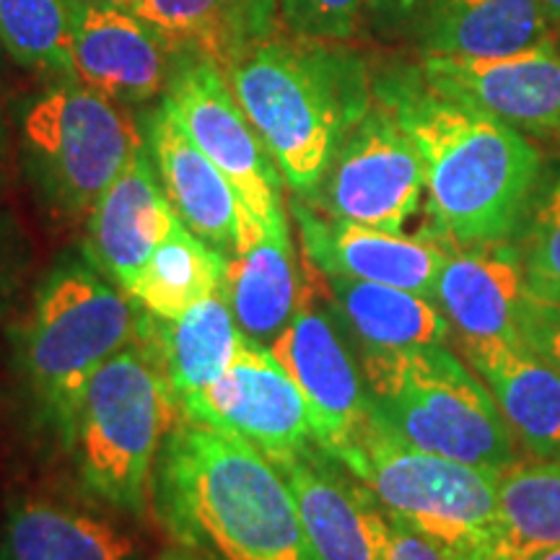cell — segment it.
Returning a JSON list of instances; mask_svg holds the SVG:
<instances>
[{
  "label": "cell",
  "mask_w": 560,
  "mask_h": 560,
  "mask_svg": "<svg viewBox=\"0 0 560 560\" xmlns=\"http://www.w3.org/2000/svg\"><path fill=\"white\" fill-rule=\"evenodd\" d=\"M187 418L247 441L270 462L319 446L310 402L268 348L244 338L221 380L182 400Z\"/></svg>",
  "instance_id": "cell-12"
},
{
  "label": "cell",
  "mask_w": 560,
  "mask_h": 560,
  "mask_svg": "<svg viewBox=\"0 0 560 560\" xmlns=\"http://www.w3.org/2000/svg\"><path fill=\"white\" fill-rule=\"evenodd\" d=\"M527 293L516 244L446 247L433 301L457 340H520V304Z\"/></svg>",
  "instance_id": "cell-19"
},
{
  "label": "cell",
  "mask_w": 560,
  "mask_h": 560,
  "mask_svg": "<svg viewBox=\"0 0 560 560\" xmlns=\"http://www.w3.org/2000/svg\"><path fill=\"white\" fill-rule=\"evenodd\" d=\"M132 11L149 21L174 52H195L226 68L249 45L240 0H136Z\"/></svg>",
  "instance_id": "cell-28"
},
{
  "label": "cell",
  "mask_w": 560,
  "mask_h": 560,
  "mask_svg": "<svg viewBox=\"0 0 560 560\" xmlns=\"http://www.w3.org/2000/svg\"><path fill=\"white\" fill-rule=\"evenodd\" d=\"M374 423L420 452L503 472L516 465V439L486 382L444 346L359 348Z\"/></svg>",
  "instance_id": "cell-6"
},
{
  "label": "cell",
  "mask_w": 560,
  "mask_h": 560,
  "mask_svg": "<svg viewBox=\"0 0 560 560\" xmlns=\"http://www.w3.org/2000/svg\"><path fill=\"white\" fill-rule=\"evenodd\" d=\"M545 301H550V304H556V306H560V291L558 293H552V296H548Z\"/></svg>",
  "instance_id": "cell-42"
},
{
  "label": "cell",
  "mask_w": 560,
  "mask_h": 560,
  "mask_svg": "<svg viewBox=\"0 0 560 560\" xmlns=\"http://www.w3.org/2000/svg\"><path fill=\"white\" fill-rule=\"evenodd\" d=\"M143 138L174 213L200 240L231 257L262 226L226 174L190 138L166 96L145 117Z\"/></svg>",
  "instance_id": "cell-16"
},
{
  "label": "cell",
  "mask_w": 560,
  "mask_h": 560,
  "mask_svg": "<svg viewBox=\"0 0 560 560\" xmlns=\"http://www.w3.org/2000/svg\"><path fill=\"white\" fill-rule=\"evenodd\" d=\"M0 55H3V50H0Z\"/></svg>",
  "instance_id": "cell-44"
},
{
  "label": "cell",
  "mask_w": 560,
  "mask_h": 560,
  "mask_svg": "<svg viewBox=\"0 0 560 560\" xmlns=\"http://www.w3.org/2000/svg\"><path fill=\"white\" fill-rule=\"evenodd\" d=\"M423 159L425 192L446 247H490L522 229L542 177L535 143L488 112L444 96L418 70L374 83Z\"/></svg>",
  "instance_id": "cell-1"
},
{
  "label": "cell",
  "mask_w": 560,
  "mask_h": 560,
  "mask_svg": "<svg viewBox=\"0 0 560 560\" xmlns=\"http://www.w3.org/2000/svg\"><path fill=\"white\" fill-rule=\"evenodd\" d=\"M164 96L195 143L226 174L249 213L268 231L289 229L283 174L244 115L223 68L202 55L179 52Z\"/></svg>",
  "instance_id": "cell-11"
},
{
  "label": "cell",
  "mask_w": 560,
  "mask_h": 560,
  "mask_svg": "<svg viewBox=\"0 0 560 560\" xmlns=\"http://www.w3.org/2000/svg\"><path fill=\"white\" fill-rule=\"evenodd\" d=\"M418 68L444 96L560 149V50L552 42L509 58H420Z\"/></svg>",
  "instance_id": "cell-15"
},
{
  "label": "cell",
  "mask_w": 560,
  "mask_h": 560,
  "mask_svg": "<svg viewBox=\"0 0 560 560\" xmlns=\"http://www.w3.org/2000/svg\"><path fill=\"white\" fill-rule=\"evenodd\" d=\"M231 91L296 198H310L374 102L366 66L342 42L285 32L249 42L226 68Z\"/></svg>",
  "instance_id": "cell-3"
},
{
  "label": "cell",
  "mask_w": 560,
  "mask_h": 560,
  "mask_svg": "<svg viewBox=\"0 0 560 560\" xmlns=\"http://www.w3.org/2000/svg\"><path fill=\"white\" fill-rule=\"evenodd\" d=\"M516 244L527 291L548 299L560 291V164L540 177Z\"/></svg>",
  "instance_id": "cell-30"
},
{
  "label": "cell",
  "mask_w": 560,
  "mask_h": 560,
  "mask_svg": "<svg viewBox=\"0 0 560 560\" xmlns=\"http://www.w3.org/2000/svg\"><path fill=\"white\" fill-rule=\"evenodd\" d=\"M475 374L495 397L511 433L535 459L560 462V371L506 340H457Z\"/></svg>",
  "instance_id": "cell-20"
},
{
  "label": "cell",
  "mask_w": 560,
  "mask_h": 560,
  "mask_svg": "<svg viewBox=\"0 0 560 560\" xmlns=\"http://www.w3.org/2000/svg\"><path fill=\"white\" fill-rule=\"evenodd\" d=\"M363 11L366 0H278V30L296 39L348 42Z\"/></svg>",
  "instance_id": "cell-31"
},
{
  "label": "cell",
  "mask_w": 560,
  "mask_h": 560,
  "mask_svg": "<svg viewBox=\"0 0 560 560\" xmlns=\"http://www.w3.org/2000/svg\"><path fill=\"white\" fill-rule=\"evenodd\" d=\"M153 511L206 560H310L278 467L247 441L182 418L159 454Z\"/></svg>",
  "instance_id": "cell-2"
},
{
  "label": "cell",
  "mask_w": 560,
  "mask_h": 560,
  "mask_svg": "<svg viewBox=\"0 0 560 560\" xmlns=\"http://www.w3.org/2000/svg\"><path fill=\"white\" fill-rule=\"evenodd\" d=\"M102 3H112V5H122V9H132L136 0H102Z\"/></svg>",
  "instance_id": "cell-41"
},
{
  "label": "cell",
  "mask_w": 560,
  "mask_h": 560,
  "mask_svg": "<svg viewBox=\"0 0 560 560\" xmlns=\"http://www.w3.org/2000/svg\"><path fill=\"white\" fill-rule=\"evenodd\" d=\"M153 560H206V558H200L198 552H192V550H187V548H182V545H177V548L164 550L161 556H156Z\"/></svg>",
  "instance_id": "cell-38"
},
{
  "label": "cell",
  "mask_w": 560,
  "mask_h": 560,
  "mask_svg": "<svg viewBox=\"0 0 560 560\" xmlns=\"http://www.w3.org/2000/svg\"><path fill=\"white\" fill-rule=\"evenodd\" d=\"M75 81L132 107L161 100L177 52L132 9L102 0H68Z\"/></svg>",
  "instance_id": "cell-14"
},
{
  "label": "cell",
  "mask_w": 560,
  "mask_h": 560,
  "mask_svg": "<svg viewBox=\"0 0 560 560\" xmlns=\"http://www.w3.org/2000/svg\"><path fill=\"white\" fill-rule=\"evenodd\" d=\"M291 488L310 560H384L389 514L322 446L272 462Z\"/></svg>",
  "instance_id": "cell-13"
},
{
  "label": "cell",
  "mask_w": 560,
  "mask_h": 560,
  "mask_svg": "<svg viewBox=\"0 0 560 560\" xmlns=\"http://www.w3.org/2000/svg\"><path fill=\"white\" fill-rule=\"evenodd\" d=\"M342 327L366 350L444 346L452 325L429 296L346 276H325Z\"/></svg>",
  "instance_id": "cell-25"
},
{
  "label": "cell",
  "mask_w": 560,
  "mask_h": 560,
  "mask_svg": "<svg viewBox=\"0 0 560 560\" xmlns=\"http://www.w3.org/2000/svg\"><path fill=\"white\" fill-rule=\"evenodd\" d=\"M140 542L96 511L50 499L19 495L0 527V560H138Z\"/></svg>",
  "instance_id": "cell-21"
},
{
  "label": "cell",
  "mask_w": 560,
  "mask_h": 560,
  "mask_svg": "<svg viewBox=\"0 0 560 560\" xmlns=\"http://www.w3.org/2000/svg\"><path fill=\"white\" fill-rule=\"evenodd\" d=\"M177 219L143 140L83 223V255L125 289Z\"/></svg>",
  "instance_id": "cell-18"
},
{
  "label": "cell",
  "mask_w": 560,
  "mask_h": 560,
  "mask_svg": "<svg viewBox=\"0 0 560 560\" xmlns=\"http://www.w3.org/2000/svg\"><path fill=\"white\" fill-rule=\"evenodd\" d=\"M182 418L179 395L140 335L91 376L60 439L91 499L143 520L153 509L159 454Z\"/></svg>",
  "instance_id": "cell-5"
},
{
  "label": "cell",
  "mask_w": 560,
  "mask_h": 560,
  "mask_svg": "<svg viewBox=\"0 0 560 560\" xmlns=\"http://www.w3.org/2000/svg\"><path fill=\"white\" fill-rule=\"evenodd\" d=\"M558 50H560V32H558Z\"/></svg>",
  "instance_id": "cell-43"
},
{
  "label": "cell",
  "mask_w": 560,
  "mask_h": 560,
  "mask_svg": "<svg viewBox=\"0 0 560 560\" xmlns=\"http://www.w3.org/2000/svg\"><path fill=\"white\" fill-rule=\"evenodd\" d=\"M540 0H433L416 21L420 58H509L550 45Z\"/></svg>",
  "instance_id": "cell-22"
},
{
  "label": "cell",
  "mask_w": 560,
  "mask_h": 560,
  "mask_svg": "<svg viewBox=\"0 0 560 560\" xmlns=\"http://www.w3.org/2000/svg\"><path fill=\"white\" fill-rule=\"evenodd\" d=\"M301 262L304 289L296 312L268 350L310 402L322 450L340 457L359 444L374 418L369 410L361 363L353 359L342 338V319L335 310L325 272L314 268L304 255Z\"/></svg>",
  "instance_id": "cell-9"
},
{
  "label": "cell",
  "mask_w": 560,
  "mask_h": 560,
  "mask_svg": "<svg viewBox=\"0 0 560 560\" xmlns=\"http://www.w3.org/2000/svg\"><path fill=\"white\" fill-rule=\"evenodd\" d=\"M143 132L122 104L81 81H50L19 109V161L34 198L55 226H79Z\"/></svg>",
  "instance_id": "cell-7"
},
{
  "label": "cell",
  "mask_w": 560,
  "mask_h": 560,
  "mask_svg": "<svg viewBox=\"0 0 560 560\" xmlns=\"http://www.w3.org/2000/svg\"><path fill=\"white\" fill-rule=\"evenodd\" d=\"M21 280H24V260L9 231L0 229V317L16 306Z\"/></svg>",
  "instance_id": "cell-35"
},
{
  "label": "cell",
  "mask_w": 560,
  "mask_h": 560,
  "mask_svg": "<svg viewBox=\"0 0 560 560\" xmlns=\"http://www.w3.org/2000/svg\"><path fill=\"white\" fill-rule=\"evenodd\" d=\"M433 0H366L363 16L374 30L397 32L416 26V21L431 9Z\"/></svg>",
  "instance_id": "cell-33"
},
{
  "label": "cell",
  "mask_w": 560,
  "mask_h": 560,
  "mask_svg": "<svg viewBox=\"0 0 560 560\" xmlns=\"http://www.w3.org/2000/svg\"><path fill=\"white\" fill-rule=\"evenodd\" d=\"M226 270L229 257L177 219L149 262L125 285V293L151 317L177 319L198 301L221 291Z\"/></svg>",
  "instance_id": "cell-26"
},
{
  "label": "cell",
  "mask_w": 560,
  "mask_h": 560,
  "mask_svg": "<svg viewBox=\"0 0 560 560\" xmlns=\"http://www.w3.org/2000/svg\"><path fill=\"white\" fill-rule=\"evenodd\" d=\"M520 338L560 371V306L535 293H524L520 304Z\"/></svg>",
  "instance_id": "cell-32"
},
{
  "label": "cell",
  "mask_w": 560,
  "mask_h": 560,
  "mask_svg": "<svg viewBox=\"0 0 560 560\" xmlns=\"http://www.w3.org/2000/svg\"><path fill=\"white\" fill-rule=\"evenodd\" d=\"M304 289V262L293 249L289 229L260 226L229 257L226 293L242 335L270 348L289 327Z\"/></svg>",
  "instance_id": "cell-23"
},
{
  "label": "cell",
  "mask_w": 560,
  "mask_h": 560,
  "mask_svg": "<svg viewBox=\"0 0 560 560\" xmlns=\"http://www.w3.org/2000/svg\"><path fill=\"white\" fill-rule=\"evenodd\" d=\"M247 42H257L278 32V0H240Z\"/></svg>",
  "instance_id": "cell-36"
},
{
  "label": "cell",
  "mask_w": 560,
  "mask_h": 560,
  "mask_svg": "<svg viewBox=\"0 0 560 560\" xmlns=\"http://www.w3.org/2000/svg\"><path fill=\"white\" fill-rule=\"evenodd\" d=\"M0 50L30 73L75 79L68 0H0Z\"/></svg>",
  "instance_id": "cell-29"
},
{
  "label": "cell",
  "mask_w": 560,
  "mask_h": 560,
  "mask_svg": "<svg viewBox=\"0 0 560 560\" xmlns=\"http://www.w3.org/2000/svg\"><path fill=\"white\" fill-rule=\"evenodd\" d=\"M342 465L371 490L392 520L408 524L457 560H493L499 532V475L420 452L371 420Z\"/></svg>",
  "instance_id": "cell-8"
},
{
  "label": "cell",
  "mask_w": 560,
  "mask_h": 560,
  "mask_svg": "<svg viewBox=\"0 0 560 560\" xmlns=\"http://www.w3.org/2000/svg\"><path fill=\"white\" fill-rule=\"evenodd\" d=\"M392 520V516H389ZM384 560H457L450 556L444 548H439L436 542H431L429 537H423L408 524L392 520V535L387 545V556Z\"/></svg>",
  "instance_id": "cell-34"
},
{
  "label": "cell",
  "mask_w": 560,
  "mask_h": 560,
  "mask_svg": "<svg viewBox=\"0 0 560 560\" xmlns=\"http://www.w3.org/2000/svg\"><path fill=\"white\" fill-rule=\"evenodd\" d=\"M291 210L304 247L301 255L325 276L371 280L433 299L446 244L330 219L301 198H293Z\"/></svg>",
  "instance_id": "cell-17"
},
{
  "label": "cell",
  "mask_w": 560,
  "mask_h": 560,
  "mask_svg": "<svg viewBox=\"0 0 560 560\" xmlns=\"http://www.w3.org/2000/svg\"><path fill=\"white\" fill-rule=\"evenodd\" d=\"M9 145H11L9 120H5V112H3V107H0V192H3V185H5V166H9Z\"/></svg>",
  "instance_id": "cell-37"
},
{
  "label": "cell",
  "mask_w": 560,
  "mask_h": 560,
  "mask_svg": "<svg viewBox=\"0 0 560 560\" xmlns=\"http://www.w3.org/2000/svg\"><path fill=\"white\" fill-rule=\"evenodd\" d=\"M532 560H560V545H558V548H548V550L537 552V556Z\"/></svg>",
  "instance_id": "cell-40"
},
{
  "label": "cell",
  "mask_w": 560,
  "mask_h": 560,
  "mask_svg": "<svg viewBox=\"0 0 560 560\" xmlns=\"http://www.w3.org/2000/svg\"><path fill=\"white\" fill-rule=\"evenodd\" d=\"M143 325V306L83 252L52 265L13 332V366L34 416L62 436L91 376Z\"/></svg>",
  "instance_id": "cell-4"
},
{
  "label": "cell",
  "mask_w": 560,
  "mask_h": 560,
  "mask_svg": "<svg viewBox=\"0 0 560 560\" xmlns=\"http://www.w3.org/2000/svg\"><path fill=\"white\" fill-rule=\"evenodd\" d=\"M545 16H548L550 21H556V24L560 26V0H540Z\"/></svg>",
  "instance_id": "cell-39"
},
{
  "label": "cell",
  "mask_w": 560,
  "mask_h": 560,
  "mask_svg": "<svg viewBox=\"0 0 560 560\" xmlns=\"http://www.w3.org/2000/svg\"><path fill=\"white\" fill-rule=\"evenodd\" d=\"M560 545V462H516L499 475L493 560H532Z\"/></svg>",
  "instance_id": "cell-27"
},
{
  "label": "cell",
  "mask_w": 560,
  "mask_h": 560,
  "mask_svg": "<svg viewBox=\"0 0 560 560\" xmlns=\"http://www.w3.org/2000/svg\"><path fill=\"white\" fill-rule=\"evenodd\" d=\"M143 335L156 350L179 400L221 380L244 340L223 289L177 319H159L145 312Z\"/></svg>",
  "instance_id": "cell-24"
},
{
  "label": "cell",
  "mask_w": 560,
  "mask_h": 560,
  "mask_svg": "<svg viewBox=\"0 0 560 560\" xmlns=\"http://www.w3.org/2000/svg\"><path fill=\"white\" fill-rule=\"evenodd\" d=\"M425 190L423 159L397 115L382 100L346 132L310 198L314 210L361 226L402 231Z\"/></svg>",
  "instance_id": "cell-10"
}]
</instances>
